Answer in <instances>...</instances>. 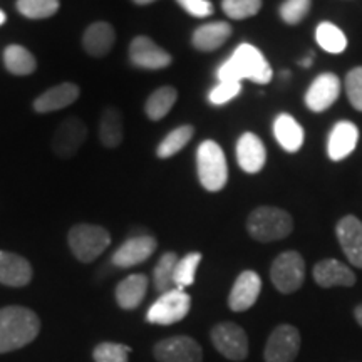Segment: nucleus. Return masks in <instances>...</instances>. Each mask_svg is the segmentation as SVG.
Instances as JSON below:
<instances>
[{
    "label": "nucleus",
    "mask_w": 362,
    "mask_h": 362,
    "mask_svg": "<svg viewBox=\"0 0 362 362\" xmlns=\"http://www.w3.org/2000/svg\"><path fill=\"white\" fill-rule=\"evenodd\" d=\"M183 11H187L193 17H208L214 13V6L210 0H176Z\"/></svg>",
    "instance_id": "nucleus-39"
},
{
    "label": "nucleus",
    "mask_w": 362,
    "mask_h": 362,
    "mask_svg": "<svg viewBox=\"0 0 362 362\" xmlns=\"http://www.w3.org/2000/svg\"><path fill=\"white\" fill-rule=\"evenodd\" d=\"M237 161L245 173H259L265 166L267 151L264 143L257 134L245 133L237 143Z\"/></svg>",
    "instance_id": "nucleus-17"
},
{
    "label": "nucleus",
    "mask_w": 362,
    "mask_h": 362,
    "mask_svg": "<svg viewBox=\"0 0 362 362\" xmlns=\"http://www.w3.org/2000/svg\"><path fill=\"white\" fill-rule=\"evenodd\" d=\"M81 90L76 84L72 83H62L54 88L47 89L44 94L34 101V110L37 112H52L64 110V107L71 106L76 99L79 98Z\"/></svg>",
    "instance_id": "nucleus-21"
},
{
    "label": "nucleus",
    "mask_w": 362,
    "mask_h": 362,
    "mask_svg": "<svg viewBox=\"0 0 362 362\" xmlns=\"http://www.w3.org/2000/svg\"><path fill=\"white\" fill-rule=\"evenodd\" d=\"M240 90H242V84L240 83H220L210 90L208 101L215 104V106H221V104H226L237 98Z\"/></svg>",
    "instance_id": "nucleus-38"
},
{
    "label": "nucleus",
    "mask_w": 362,
    "mask_h": 362,
    "mask_svg": "<svg viewBox=\"0 0 362 362\" xmlns=\"http://www.w3.org/2000/svg\"><path fill=\"white\" fill-rule=\"evenodd\" d=\"M300 349V334L293 325H279L267 341L265 362H293Z\"/></svg>",
    "instance_id": "nucleus-9"
},
{
    "label": "nucleus",
    "mask_w": 362,
    "mask_h": 362,
    "mask_svg": "<svg viewBox=\"0 0 362 362\" xmlns=\"http://www.w3.org/2000/svg\"><path fill=\"white\" fill-rule=\"evenodd\" d=\"M221 8L228 16V19L243 21L260 12L262 0H223Z\"/></svg>",
    "instance_id": "nucleus-34"
},
{
    "label": "nucleus",
    "mask_w": 362,
    "mask_h": 362,
    "mask_svg": "<svg viewBox=\"0 0 362 362\" xmlns=\"http://www.w3.org/2000/svg\"><path fill=\"white\" fill-rule=\"evenodd\" d=\"M67 242H69L71 252L74 253L76 259L89 264L110 247L111 235L99 225L79 223L71 228Z\"/></svg>",
    "instance_id": "nucleus-5"
},
{
    "label": "nucleus",
    "mask_w": 362,
    "mask_h": 362,
    "mask_svg": "<svg viewBox=\"0 0 362 362\" xmlns=\"http://www.w3.org/2000/svg\"><path fill=\"white\" fill-rule=\"evenodd\" d=\"M40 320L35 312L21 305L0 309V354L25 347L39 336Z\"/></svg>",
    "instance_id": "nucleus-2"
},
{
    "label": "nucleus",
    "mask_w": 362,
    "mask_h": 362,
    "mask_svg": "<svg viewBox=\"0 0 362 362\" xmlns=\"http://www.w3.org/2000/svg\"><path fill=\"white\" fill-rule=\"evenodd\" d=\"M129 59L136 67L141 69H165L171 64V56L165 49L153 42L146 35H138L129 44Z\"/></svg>",
    "instance_id": "nucleus-12"
},
{
    "label": "nucleus",
    "mask_w": 362,
    "mask_h": 362,
    "mask_svg": "<svg viewBox=\"0 0 362 362\" xmlns=\"http://www.w3.org/2000/svg\"><path fill=\"white\" fill-rule=\"evenodd\" d=\"M314 280L320 287H352L356 284V275L342 262L327 259L314 267Z\"/></svg>",
    "instance_id": "nucleus-20"
},
{
    "label": "nucleus",
    "mask_w": 362,
    "mask_h": 362,
    "mask_svg": "<svg viewBox=\"0 0 362 362\" xmlns=\"http://www.w3.org/2000/svg\"><path fill=\"white\" fill-rule=\"evenodd\" d=\"M312 0H285L280 6V17L288 25L300 24L310 11Z\"/></svg>",
    "instance_id": "nucleus-36"
},
{
    "label": "nucleus",
    "mask_w": 362,
    "mask_h": 362,
    "mask_svg": "<svg viewBox=\"0 0 362 362\" xmlns=\"http://www.w3.org/2000/svg\"><path fill=\"white\" fill-rule=\"evenodd\" d=\"M354 315H356V320H357V324H359L361 327H362V304L356 307V310H354Z\"/></svg>",
    "instance_id": "nucleus-40"
},
{
    "label": "nucleus",
    "mask_w": 362,
    "mask_h": 362,
    "mask_svg": "<svg viewBox=\"0 0 362 362\" xmlns=\"http://www.w3.org/2000/svg\"><path fill=\"white\" fill-rule=\"evenodd\" d=\"M148 291V279L143 274H134L126 277L116 287V302L121 309L133 310L143 302Z\"/></svg>",
    "instance_id": "nucleus-25"
},
{
    "label": "nucleus",
    "mask_w": 362,
    "mask_h": 362,
    "mask_svg": "<svg viewBox=\"0 0 362 362\" xmlns=\"http://www.w3.org/2000/svg\"><path fill=\"white\" fill-rule=\"evenodd\" d=\"M131 349L124 344L116 342H103L96 346L93 356L96 362H128Z\"/></svg>",
    "instance_id": "nucleus-35"
},
{
    "label": "nucleus",
    "mask_w": 362,
    "mask_h": 362,
    "mask_svg": "<svg viewBox=\"0 0 362 362\" xmlns=\"http://www.w3.org/2000/svg\"><path fill=\"white\" fill-rule=\"evenodd\" d=\"M300 66H302V67H310V66H312V56H310V57H304V59H302V61H300Z\"/></svg>",
    "instance_id": "nucleus-41"
},
{
    "label": "nucleus",
    "mask_w": 362,
    "mask_h": 362,
    "mask_svg": "<svg viewBox=\"0 0 362 362\" xmlns=\"http://www.w3.org/2000/svg\"><path fill=\"white\" fill-rule=\"evenodd\" d=\"M272 284L279 292L292 293L298 291L305 279V262L300 253L284 252L274 260L270 269Z\"/></svg>",
    "instance_id": "nucleus-6"
},
{
    "label": "nucleus",
    "mask_w": 362,
    "mask_h": 362,
    "mask_svg": "<svg viewBox=\"0 0 362 362\" xmlns=\"http://www.w3.org/2000/svg\"><path fill=\"white\" fill-rule=\"evenodd\" d=\"M17 11L27 19H47L59 11V0H17Z\"/></svg>",
    "instance_id": "nucleus-32"
},
{
    "label": "nucleus",
    "mask_w": 362,
    "mask_h": 362,
    "mask_svg": "<svg viewBox=\"0 0 362 362\" xmlns=\"http://www.w3.org/2000/svg\"><path fill=\"white\" fill-rule=\"evenodd\" d=\"M88 138V128L79 117H67L56 129L52 138V151L62 160H69L83 148Z\"/></svg>",
    "instance_id": "nucleus-10"
},
{
    "label": "nucleus",
    "mask_w": 362,
    "mask_h": 362,
    "mask_svg": "<svg viewBox=\"0 0 362 362\" xmlns=\"http://www.w3.org/2000/svg\"><path fill=\"white\" fill-rule=\"evenodd\" d=\"M4 64H6L8 72L16 76L33 74L37 67L35 57L22 45H8L4 51Z\"/></svg>",
    "instance_id": "nucleus-27"
},
{
    "label": "nucleus",
    "mask_w": 362,
    "mask_h": 362,
    "mask_svg": "<svg viewBox=\"0 0 362 362\" xmlns=\"http://www.w3.org/2000/svg\"><path fill=\"white\" fill-rule=\"evenodd\" d=\"M4 22H6V13H4L2 11H0V25H2Z\"/></svg>",
    "instance_id": "nucleus-43"
},
{
    "label": "nucleus",
    "mask_w": 362,
    "mask_h": 362,
    "mask_svg": "<svg viewBox=\"0 0 362 362\" xmlns=\"http://www.w3.org/2000/svg\"><path fill=\"white\" fill-rule=\"evenodd\" d=\"M347 98L357 111H362V67H354L346 78Z\"/></svg>",
    "instance_id": "nucleus-37"
},
{
    "label": "nucleus",
    "mask_w": 362,
    "mask_h": 362,
    "mask_svg": "<svg viewBox=\"0 0 362 362\" xmlns=\"http://www.w3.org/2000/svg\"><path fill=\"white\" fill-rule=\"evenodd\" d=\"M339 94H341V81L332 72H325L317 76L307 89L305 104L312 112H322L337 101Z\"/></svg>",
    "instance_id": "nucleus-13"
},
{
    "label": "nucleus",
    "mask_w": 362,
    "mask_h": 362,
    "mask_svg": "<svg viewBox=\"0 0 362 362\" xmlns=\"http://www.w3.org/2000/svg\"><path fill=\"white\" fill-rule=\"evenodd\" d=\"M262 291V280L259 274L245 270L235 280L228 297V305L233 312H245L255 304Z\"/></svg>",
    "instance_id": "nucleus-15"
},
{
    "label": "nucleus",
    "mask_w": 362,
    "mask_h": 362,
    "mask_svg": "<svg viewBox=\"0 0 362 362\" xmlns=\"http://www.w3.org/2000/svg\"><path fill=\"white\" fill-rule=\"evenodd\" d=\"M202 262V253L192 252L178 260L175 269V285L176 288L183 291L185 287H189L194 282V274H197L198 265Z\"/></svg>",
    "instance_id": "nucleus-33"
},
{
    "label": "nucleus",
    "mask_w": 362,
    "mask_h": 362,
    "mask_svg": "<svg viewBox=\"0 0 362 362\" xmlns=\"http://www.w3.org/2000/svg\"><path fill=\"white\" fill-rule=\"evenodd\" d=\"M176 264H178V257L173 252H166L156 264L155 272H153V282H155V288L160 293L173 288Z\"/></svg>",
    "instance_id": "nucleus-30"
},
{
    "label": "nucleus",
    "mask_w": 362,
    "mask_h": 362,
    "mask_svg": "<svg viewBox=\"0 0 362 362\" xmlns=\"http://www.w3.org/2000/svg\"><path fill=\"white\" fill-rule=\"evenodd\" d=\"M315 40L325 52L330 54H341L347 47L346 35L337 25L330 24V22H322V24L317 25Z\"/></svg>",
    "instance_id": "nucleus-29"
},
{
    "label": "nucleus",
    "mask_w": 362,
    "mask_h": 362,
    "mask_svg": "<svg viewBox=\"0 0 362 362\" xmlns=\"http://www.w3.org/2000/svg\"><path fill=\"white\" fill-rule=\"evenodd\" d=\"M337 238L344 255L354 267L362 269V221L356 216H344L337 223Z\"/></svg>",
    "instance_id": "nucleus-16"
},
{
    "label": "nucleus",
    "mask_w": 362,
    "mask_h": 362,
    "mask_svg": "<svg viewBox=\"0 0 362 362\" xmlns=\"http://www.w3.org/2000/svg\"><path fill=\"white\" fill-rule=\"evenodd\" d=\"M156 250V240L149 235L141 237H133L121 245L112 253V264L121 269H129V267L139 265L146 262Z\"/></svg>",
    "instance_id": "nucleus-14"
},
{
    "label": "nucleus",
    "mask_w": 362,
    "mask_h": 362,
    "mask_svg": "<svg viewBox=\"0 0 362 362\" xmlns=\"http://www.w3.org/2000/svg\"><path fill=\"white\" fill-rule=\"evenodd\" d=\"M192 138H193V126L187 124V126H180V128L173 129L160 143V146H158V149H156L158 158L175 156L176 153H180L181 149L187 146Z\"/></svg>",
    "instance_id": "nucleus-31"
},
{
    "label": "nucleus",
    "mask_w": 362,
    "mask_h": 362,
    "mask_svg": "<svg viewBox=\"0 0 362 362\" xmlns=\"http://www.w3.org/2000/svg\"><path fill=\"white\" fill-rule=\"evenodd\" d=\"M211 342L230 361H243L248 356V337L240 325L221 322L211 330Z\"/></svg>",
    "instance_id": "nucleus-8"
},
{
    "label": "nucleus",
    "mask_w": 362,
    "mask_h": 362,
    "mask_svg": "<svg viewBox=\"0 0 362 362\" xmlns=\"http://www.w3.org/2000/svg\"><path fill=\"white\" fill-rule=\"evenodd\" d=\"M116 40L115 29L107 22H94L90 24L83 35V45L89 56L103 57L110 54L112 44Z\"/></svg>",
    "instance_id": "nucleus-23"
},
{
    "label": "nucleus",
    "mask_w": 362,
    "mask_h": 362,
    "mask_svg": "<svg viewBox=\"0 0 362 362\" xmlns=\"http://www.w3.org/2000/svg\"><path fill=\"white\" fill-rule=\"evenodd\" d=\"M198 178L208 192H220L228 181V166L225 153L218 143L206 139L198 146L197 151Z\"/></svg>",
    "instance_id": "nucleus-4"
},
{
    "label": "nucleus",
    "mask_w": 362,
    "mask_h": 362,
    "mask_svg": "<svg viewBox=\"0 0 362 362\" xmlns=\"http://www.w3.org/2000/svg\"><path fill=\"white\" fill-rule=\"evenodd\" d=\"M220 83H240L243 79L255 84H269L272 81V67L255 45L240 44L233 56L218 67Z\"/></svg>",
    "instance_id": "nucleus-1"
},
{
    "label": "nucleus",
    "mask_w": 362,
    "mask_h": 362,
    "mask_svg": "<svg viewBox=\"0 0 362 362\" xmlns=\"http://www.w3.org/2000/svg\"><path fill=\"white\" fill-rule=\"evenodd\" d=\"M155 357L160 362H202L203 351L194 339L175 336L156 344Z\"/></svg>",
    "instance_id": "nucleus-11"
},
{
    "label": "nucleus",
    "mask_w": 362,
    "mask_h": 362,
    "mask_svg": "<svg viewBox=\"0 0 362 362\" xmlns=\"http://www.w3.org/2000/svg\"><path fill=\"white\" fill-rule=\"evenodd\" d=\"M359 141V129L351 121H341L330 131L327 153L332 161H341L354 151Z\"/></svg>",
    "instance_id": "nucleus-18"
},
{
    "label": "nucleus",
    "mask_w": 362,
    "mask_h": 362,
    "mask_svg": "<svg viewBox=\"0 0 362 362\" xmlns=\"http://www.w3.org/2000/svg\"><path fill=\"white\" fill-rule=\"evenodd\" d=\"M230 35H232V25L228 22H208V24H203L194 30L192 42L198 51L211 52L221 47L228 40Z\"/></svg>",
    "instance_id": "nucleus-22"
},
{
    "label": "nucleus",
    "mask_w": 362,
    "mask_h": 362,
    "mask_svg": "<svg viewBox=\"0 0 362 362\" xmlns=\"http://www.w3.org/2000/svg\"><path fill=\"white\" fill-rule=\"evenodd\" d=\"M33 280V267L17 253L0 250V284L7 287H24Z\"/></svg>",
    "instance_id": "nucleus-19"
},
{
    "label": "nucleus",
    "mask_w": 362,
    "mask_h": 362,
    "mask_svg": "<svg viewBox=\"0 0 362 362\" xmlns=\"http://www.w3.org/2000/svg\"><path fill=\"white\" fill-rule=\"evenodd\" d=\"M134 4H138V6H148V4H153L155 0H133Z\"/></svg>",
    "instance_id": "nucleus-42"
},
{
    "label": "nucleus",
    "mask_w": 362,
    "mask_h": 362,
    "mask_svg": "<svg viewBox=\"0 0 362 362\" xmlns=\"http://www.w3.org/2000/svg\"><path fill=\"white\" fill-rule=\"evenodd\" d=\"M192 298L180 288H171V291L161 293V297L149 307L146 320L149 324L171 325L183 320L188 315Z\"/></svg>",
    "instance_id": "nucleus-7"
},
{
    "label": "nucleus",
    "mask_w": 362,
    "mask_h": 362,
    "mask_svg": "<svg viewBox=\"0 0 362 362\" xmlns=\"http://www.w3.org/2000/svg\"><path fill=\"white\" fill-rule=\"evenodd\" d=\"M99 138L106 148H116L123 141V115L116 107H106L99 121Z\"/></svg>",
    "instance_id": "nucleus-26"
},
{
    "label": "nucleus",
    "mask_w": 362,
    "mask_h": 362,
    "mask_svg": "<svg viewBox=\"0 0 362 362\" xmlns=\"http://www.w3.org/2000/svg\"><path fill=\"white\" fill-rule=\"evenodd\" d=\"M176 98H178V93H176L175 88L171 86H165V88L156 89L151 96L148 98L146 106H144V111L149 119L160 121L171 111V107L175 106Z\"/></svg>",
    "instance_id": "nucleus-28"
},
{
    "label": "nucleus",
    "mask_w": 362,
    "mask_h": 362,
    "mask_svg": "<svg viewBox=\"0 0 362 362\" xmlns=\"http://www.w3.org/2000/svg\"><path fill=\"white\" fill-rule=\"evenodd\" d=\"M248 233L259 242H275L292 233V216L275 206H259L252 211L247 221Z\"/></svg>",
    "instance_id": "nucleus-3"
},
{
    "label": "nucleus",
    "mask_w": 362,
    "mask_h": 362,
    "mask_svg": "<svg viewBox=\"0 0 362 362\" xmlns=\"http://www.w3.org/2000/svg\"><path fill=\"white\" fill-rule=\"evenodd\" d=\"M274 134L277 143L287 153H297L304 144V129L291 115H279L275 117Z\"/></svg>",
    "instance_id": "nucleus-24"
}]
</instances>
